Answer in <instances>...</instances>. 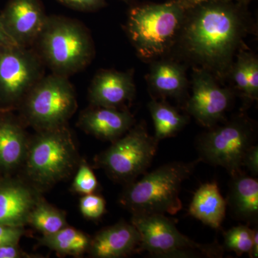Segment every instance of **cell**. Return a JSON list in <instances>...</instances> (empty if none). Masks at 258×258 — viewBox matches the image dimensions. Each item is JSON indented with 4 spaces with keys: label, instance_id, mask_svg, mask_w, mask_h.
Wrapping results in <instances>:
<instances>
[{
    "label": "cell",
    "instance_id": "cell-1",
    "mask_svg": "<svg viewBox=\"0 0 258 258\" xmlns=\"http://www.w3.org/2000/svg\"><path fill=\"white\" fill-rule=\"evenodd\" d=\"M248 5L235 0H203L191 7L170 57L227 80L244 39L254 30Z\"/></svg>",
    "mask_w": 258,
    "mask_h": 258
},
{
    "label": "cell",
    "instance_id": "cell-2",
    "mask_svg": "<svg viewBox=\"0 0 258 258\" xmlns=\"http://www.w3.org/2000/svg\"><path fill=\"white\" fill-rule=\"evenodd\" d=\"M203 0H169L134 5L128 10L124 30L140 60L169 57L188 10Z\"/></svg>",
    "mask_w": 258,
    "mask_h": 258
},
{
    "label": "cell",
    "instance_id": "cell-3",
    "mask_svg": "<svg viewBox=\"0 0 258 258\" xmlns=\"http://www.w3.org/2000/svg\"><path fill=\"white\" fill-rule=\"evenodd\" d=\"M33 47L52 74L68 78L86 69L95 55L89 30L60 15L47 16Z\"/></svg>",
    "mask_w": 258,
    "mask_h": 258
},
{
    "label": "cell",
    "instance_id": "cell-4",
    "mask_svg": "<svg viewBox=\"0 0 258 258\" xmlns=\"http://www.w3.org/2000/svg\"><path fill=\"white\" fill-rule=\"evenodd\" d=\"M200 161H179L160 166L132 183L123 194L122 203L134 215H175L182 208L179 198L181 184Z\"/></svg>",
    "mask_w": 258,
    "mask_h": 258
},
{
    "label": "cell",
    "instance_id": "cell-5",
    "mask_svg": "<svg viewBox=\"0 0 258 258\" xmlns=\"http://www.w3.org/2000/svg\"><path fill=\"white\" fill-rule=\"evenodd\" d=\"M25 119L40 131L63 126L77 108L74 86L69 78L44 76L21 103Z\"/></svg>",
    "mask_w": 258,
    "mask_h": 258
},
{
    "label": "cell",
    "instance_id": "cell-6",
    "mask_svg": "<svg viewBox=\"0 0 258 258\" xmlns=\"http://www.w3.org/2000/svg\"><path fill=\"white\" fill-rule=\"evenodd\" d=\"M45 64L34 47L0 48V112L21 104L45 76Z\"/></svg>",
    "mask_w": 258,
    "mask_h": 258
},
{
    "label": "cell",
    "instance_id": "cell-7",
    "mask_svg": "<svg viewBox=\"0 0 258 258\" xmlns=\"http://www.w3.org/2000/svg\"><path fill=\"white\" fill-rule=\"evenodd\" d=\"M204 134L199 141L202 158L222 166L232 176L240 174L244 157L252 147L255 130L248 118L238 116Z\"/></svg>",
    "mask_w": 258,
    "mask_h": 258
},
{
    "label": "cell",
    "instance_id": "cell-8",
    "mask_svg": "<svg viewBox=\"0 0 258 258\" xmlns=\"http://www.w3.org/2000/svg\"><path fill=\"white\" fill-rule=\"evenodd\" d=\"M76 161L71 133L63 126L41 131L28 157V171L37 182L50 184L68 175Z\"/></svg>",
    "mask_w": 258,
    "mask_h": 258
},
{
    "label": "cell",
    "instance_id": "cell-9",
    "mask_svg": "<svg viewBox=\"0 0 258 258\" xmlns=\"http://www.w3.org/2000/svg\"><path fill=\"white\" fill-rule=\"evenodd\" d=\"M125 134L102 154L99 162L115 179L128 181L143 174L150 165L158 141L142 124L132 127Z\"/></svg>",
    "mask_w": 258,
    "mask_h": 258
},
{
    "label": "cell",
    "instance_id": "cell-10",
    "mask_svg": "<svg viewBox=\"0 0 258 258\" xmlns=\"http://www.w3.org/2000/svg\"><path fill=\"white\" fill-rule=\"evenodd\" d=\"M132 223L140 235L139 249L157 257H187L209 250L181 234L164 215H134Z\"/></svg>",
    "mask_w": 258,
    "mask_h": 258
},
{
    "label": "cell",
    "instance_id": "cell-11",
    "mask_svg": "<svg viewBox=\"0 0 258 258\" xmlns=\"http://www.w3.org/2000/svg\"><path fill=\"white\" fill-rule=\"evenodd\" d=\"M192 69L191 96L186 102V110L200 124L212 128L223 119L235 91L221 87L208 71L198 68Z\"/></svg>",
    "mask_w": 258,
    "mask_h": 258
},
{
    "label": "cell",
    "instance_id": "cell-12",
    "mask_svg": "<svg viewBox=\"0 0 258 258\" xmlns=\"http://www.w3.org/2000/svg\"><path fill=\"white\" fill-rule=\"evenodd\" d=\"M47 18L40 0H9L0 13L5 31L23 47H33Z\"/></svg>",
    "mask_w": 258,
    "mask_h": 258
},
{
    "label": "cell",
    "instance_id": "cell-13",
    "mask_svg": "<svg viewBox=\"0 0 258 258\" xmlns=\"http://www.w3.org/2000/svg\"><path fill=\"white\" fill-rule=\"evenodd\" d=\"M134 73L133 70L125 72L112 69L98 71L88 91L92 106L122 109L135 96Z\"/></svg>",
    "mask_w": 258,
    "mask_h": 258
},
{
    "label": "cell",
    "instance_id": "cell-14",
    "mask_svg": "<svg viewBox=\"0 0 258 258\" xmlns=\"http://www.w3.org/2000/svg\"><path fill=\"white\" fill-rule=\"evenodd\" d=\"M147 79L148 87L154 97L179 100L187 93L189 81L186 66L171 57H164L150 62Z\"/></svg>",
    "mask_w": 258,
    "mask_h": 258
},
{
    "label": "cell",
    "instance_id": "cell-15",
    "mask_svg": "<svg viewBox=\"0 0 258 258\" xmlns=\"http://www.w3.org/2000/svg\"><path fill=\"white\" fill-rule=\"evenodd\" d=\"M133 115L128 110L94 106L80 115L79 124L88 134L103 140H116L134 126Z\"/></svg>",
    "mask_w": 258,
    "mask_h": 258
},
{
    "label": "cell",
    "instance_id": "cell-16",
    "mask_svg": "<svg viewBox=\"0 0 258 258\" xmlns=\"http://www.w3.org/2000/svg\"><path fill=\"white\" fill-rule=\"evenodd\" d=\"M140 235L133 224L120 222L102 230L90 243L96 257L115 258L126 255L140 246Z\"/></svg>",
    "mask_w": 258,
    "mask_h": 258
},
{
    "label": "cell",
    "instance_id": "cell-17",
    "mask_svg": "<svg viewBox=\"0 0 258 258\" xmlns=\"http://www.w3.org/2000/svg\"><path fill=\"white\" fill-rule=\"evenodd\" d=\"M34 206L31 192L18 184L0 188V224L21 227L28 221Z\"/></svg>",
    "mask_w": 258,
    "mask_h": 258
},
{
    "label": "cell",
    "instance_id": "cell-18",
    "mask_svg": "<svg viewBox=\"0 0 258 258\" xmlns=\"http://www.w3.org/2000/svg\"><path fill=\"white\" fill-rule=\"evenodd\" d=\"M226 202L216 183H208L199 188L194 195L189 213L205 225L219 228L225 217Z\"/></svg>",
    "mask_w": 258,
    "mask_h": 258
},
{
    "label": "cell",
    "instance_id": "cell-19",
    "mask_svg": "<svg viewBox=\"0 0 258 258\" xmlns=\"http://www.w3.org/2000/svg\"><path fill=\"white\" fill-rule=\"evenodd\" d=\"M25 137L21 125L8 113H0V166L18 165L25 152Z\"/></svg>",
    "mask_w": 258,
    "mask_h": 258
},
{
    "label": "cell",
    "instance_id": "cell-20",
    "mask_svg": "<svg viewBox=\"0 0 258 258\" xmlns=\"http://www.w3.org/2000/svg\"><path fill=\"white\" fill-rule=\"evenodd\" d=\"M230 202L237 216L244 220H254L258 215L257 180L240 174L234 176Z\"/></svg>",
    "mask_w": 258,
    "mask_h": 258
},
{
    "label": "cell",
    "instance_id": "cell-21",
    "mask_svg": "<svg viewBox=\"0 0 258 258\" xmlns=\"http://www.w3.org/2000/svg\"><path fill=\"white\" fill-rule=\"evenodd\" d=\"M155 128V139L173 137L187 124L188 117L181 114L174 107L166 101L152 99L148 105Z\"/></svg>",
    "mask_w": 258,
    "mask_h": 258
},
{
    "label": "cell",
    "instance_id": "cell-22",
    "mask_svg": "<svg viewBox=\"0 0 258 258\" xmlns=\"http://www.w3.org/2000/svg\"><path fill=\"white\" fill-rule=\"evenodd\" d=\"M41 244L60 254L79 255L87 249L90 242L82 232L66 227L55 233L44 235Z\"/></svg>",
    "mask_w": 258,
    "mask_h": 258
},
{
    "label": "cell",
    "instance_id": "cell-23",
    "mask_svg": "<svg viewBox=\"0 0 258 258\" xmlns=\"http://www.w3.org/2000/svg\"><path fill=\"white\" fill-rule=\"evenodd\" d=\"M28 221L44 235L55 233L66 227V225L63 214L42 203L32 208Z\"/></svg>",
    "mask_w": 258,
    "mask_h": 258
},
{
    "label": "cell",
    "instance_id": "cell-24",
    "mask_svg": "<svg viewBox=\"0 0 258 258\" xmlns=\"http://www.w3.org/2000/svg\"><path fill=\"white\" fill-rule=\"evenodd\" d=\"M253 230L246 226L240 225L227 231L225 235L226 248L234 251L240 255L250 253L252 246Z\"/></svg>",
    "mask_w": 258,
    "mask_h": 258
},
{
    "label": "cell",
    "instance_id": "cell-25",
    "mask_svg": "<svg viewBox=\"0 0 258 258\" xmlns=\"http://www.w3.org/2000/svg\"><path fill=\"white\" fill-rule=\"evenodd\" d=\"M98 186L96 176L87 164H81L75 177L73 188L77 192L92 194Z\"/></svg>",
    "mask_w": 258,
    "mask_h": 258
},
{
    "label": "cell",
    "instance_id": "cell-26",
    "mask_svg": "<svg viewBox=\"0 0 258 258\" xmlns=\"http://www.w3.org/2000/svg\"><path fill=\"white\" fill-rule=\"evenodd\" d=\"M246 71L249 88V101H257L258 98V59L257 56L244 50Z\"/></svg>",
    "mask_w": 258,
    "mask_h": 258
},
{
    "label": "cell",
    "instance_id": "cell-27",
    "mask_svg": "<svg viewBox=\"0 0 258 258\" xmlns=\"http://www.w3.org/2000/svg\"><path fill=\"white\" fill-rule=\"evenodd\" d=\"M80 209L83 216L90 219H98L106 210V203L101 197L88 194L80 202Z\"/></svg>",
    "mask_w": 258,
    "mask_h": 258
},
{
    "label": "cell",
    "instance_id": "cell-28",
    "mask_svg": "<svg viewBox=\"0 0 258 258\" xmlns=\"http://www.w3.org/2000/svg\"><path fill=\"white\" fill-rule=\"evenodd\" d=\"M70 9L80 12H96L106 6V0H57Z\"/></svg>",
    "mask_w": 258,
    "mask_h": 258
},
{
    "label": "cell",
    "instance_id": "cell-29",
    "mask_svg": "<svg viewBox=\"0 0 258 258\" xmlns=\"http://www.w3.org/2000/svg\"><path fill=\"white\" fill-rule=\"evenodd\" d=\"M23 234L20 227H10V226L0 224V240L10 244H18L19 240Z\"/></svg>",
    "mask_w": 258,
    "mask_h": 258
},
{
    "label": "cell",
    "instance_id": "cell-30",
    "mask_svg": "<svg viewBox=\"0 0 258 258\" xmlns=\"http://www.w3.org/2000/svg\"><path fill=\"white\" fill-rule=\"evenodd\" d=\"M243 165L247 166L249 171L257 175L258 173V147L253 146L249 148L246 154L243 161Z\"/></svg>",
    "mask_w": 258,
    "mask_h": 258
},
{
    "label": "cell",
    "instance_id": "cell-31",
    "mask_svg": "<svg viewBox=\"0 0 258 258\" xmlns=\"http://www.w3.org/2000/svg\"><path fill=\"white\" fill-rule=\"evenodd\" d=\"M21 255L17 244H5L0 247V258H18Z\"/></svg>",
    "mask_w": 258,
    "mask_h": 258
},
{
    "label": "cell",
    "instance_id": "cell-32",
    "mask_svg": "<svg viewBox=\"0 0 258 258\" xmlns=\"http://www.w3.org/2000/svg\"><path fill=\"white\" fill-rule=\"evenodd\" d=\"M12 45H16L5 31L1 22H0V48L1 47L12 46Z\"/></svg>",
    "mask_w": 258,
    "mask_h": 258
},
{
    "label": "cell",
    "instance_id": "cell-33",
    "mask_svg": "<svg viewBox=\"0 0 258 258\" xmlns=\"http://www.w3.org/2000/svg\"><path fill=\"white\" fill-rule=\"evenodd\" d=\"M250 257L257 258L258 255V233L257 230H253V237H252V246L251 249Z\"/></svg>",
    "mask_w": 258,
    "mask_h": 258
},
{
    "label": "cell",
    "instance_id": "cell-34",
    "mask_svg": "<svg viewBox=\"0 0 258 258\" xmlns=\"http://www.w3.org/2000/svg\"><path fill=\"white\" fill-rule=\"evenodd\" d=\"M235 1L242 3V4L248 5L251 2L254 1V0H235Z\"/></svg>",
    "mask_w": 258,
    "mask_h": 258
},
{
    "label": "cell",
    "instance_id": "cell-35",
    "mask_svg": "<svg viewBox=\"0 0 258 258\" xmlns=\"http://www.w3.org/2000/svg\"><path fill=\"white\" fill-rule=\"evenodd\" d=\"M120 1L123 2V3H127V4H129V3H133L135 0H120Z\"/></svg>",
    "mask_w": 258,
    "mask_h": 258
}]
</instances>
